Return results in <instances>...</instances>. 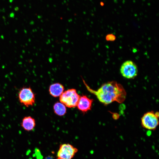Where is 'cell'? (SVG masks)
Listing matches in <instances>:
<instances>
[{
	"instance_id": "277c9868",
	"label": "cell",
	"mask_w": 159,
	"mask_h": 159,
	"mask_svg": "<svg viewBox=\"0 0 159 159\" xmlns=\"http://www.w3.org/2000/svg\"><path fill=\"white\" fill-rule=\"evenodd\" d=\"M159 116L158 112L151 111L145 113L141 118L142 126L150 130H155L159 124Z\"/></svg>"
},
{
	"instance_id": "6da1fadb",
	"label": "cell",
	"mask_w": 159,
	"mask_h": 159,
	"mask_svg": "<svg viewBox=\"0 0 159 159\" xmlns=\"http://www.w3.org/2000/svg\"><path fill=\"white\" fill-rule=\"evenodd\" d=\"M83 82L87 89L95 95L99 101L105 105L114 102H123L126 97V92L120 84L115 81L109 82L102 84L97 90L92 89L83 80Z\"/></svg>"
},
{
	"instance_id": "5b68a950",
	"label": "cell",
	"mask_w": 159,
	"mask_h": 159,
	"mask_svg": "<svg viewBox=\"0 0 159 159\" xmlns=\"http://www.w3.org/2000/svg\"><path fill=\"white\" fill-rule=\"evenodd\" d=\"M78 151V149L69 143L59 145L56 159H72Z\"/></svg>"
},
{
	"instance_id": "ba28073f",
	"label": "cell",
	"mask_w": 159,
	"mask_h": 159,
	"mask_svg": "<svg viewBox=\"0 0 159 159\" xmlns=\"http://www.w3.org/2000/svg\"><path fill=\"white\" fill-rule=\"evenodd\" d=\"M35 119L30 116H25L22 119L21 126L25 131L28 132L32 131L36 126Z\"/></svg>"
},
{
	"instance_id": "52a82bcc",
	"label": "cell",
	"mask_w": 159,
	"mask_h": 159,
	"mask_svg": "<svg viewBox=\"0 0 159 159\" xmlns=\"http://www.w3.org/2000/svg\"><path fill=\"white\" fill-rule=\"evenodd\" d=\"M93 101V99L83 95L80 97L77 106L82 112H87L91 109Z\"/></svg>"
},
{
	"instance_id": "7a4b0ae2",
	"label": "cell",
	"mask_w": 159,
	"mask_h": 159,
	"mask_svg": "<svg viewBox=\"0 0 159 159\" xmlns=\"http://www.w3.org/2000/svg\"><path fill=\"white\" fill-rule=\"evenodd\" d=\"M18 98L20 103L27 107L33 106L35 103V95L30 86L21 88L18 92Z\"/></svg>"
},
{
	"instance_id": "9c48e42d",
	"label": "cell",
	"mask_w": 159,
	"mask_h": 159,
	"mask_svg": "<svg viewBox=\"0 0 159 159\" xmlns=\"http://www.w3.org/2000/svg\"><path fill=\"white\" fill-rule=\"evenodd\" d=\"M64 88L61 84L56 83L51 85L49 88L50 94L52 96H60L64 92Z\"/></svg>"
},
{
	"instance_id": "7c38bea8",
	"label": "cell",
	"mask_w": 159,
	"mask_h": 159,
	"mask_svg": "<svg viewBox=\"0 0 159 159\" xmlns=\"http://www.w3.org/2000/svg\"><path fill=\"white\" fill-rule=\"evenodd\" d=\"M44 159H54L53 156L51 155H49L46 157Z\"/></svg>"
},
{
	"instance_id": "8fae6325",
	"label": "cell",
	"mask_w": 159,
	"mask_h": 159,
	"mask_svg": "<svg viewBox=\"0 0 159 159\" xmlns=\"http://www.w3.org/2000/svg\"><path fill=\"white\" fill-rule=\"evenodd\" d=\"M115 39V36L112 34H108L106 37V39L107 41H113Z\"/></svg>"
},
{
	"instance_id": "8992f818",
	"label": "cell",
	"mask_w": 159,
	"mask_h": 159,
	"mask_svg": "<svg viewBox=\"0 0 159 159\" xmlns=\"http://www.w3.org/2000/svg\"><path fill=\"white\" fill-rule=\"evenodd\" d=\"M120 71L124 77L128 79L134 78L138 73L136 65L131 60H127L123 62L121 66Z\"/></svg>"
},
{
	"instance_id": "30bf717a",
	"label": "cell",
	"mask_w": 159,
	"mask_h": 159,
	"mask_svg": "<svg viewBox=\"0 0 159 159\" xmlns=\"http://www.w3.org/2000/svg\"><path fill=\"white\" fill-rule=\"evenodd\" d=\"M53 109L55 113L59 116H63L66 112L65 106L61 102L55 103L53 106Z\"/></svg>"
},
{
	"instance_id": "3957f363",
	"label": "cell",
	"mask_w": 159,
	"mask_h": 159,
	"mask_svg": "<svg viewBox=\"0 0 159 159\" xmlns=\"http://www.w3.org/2000/svg\"><path fill=\"white\" fill-rule=\"evenodd\" d=\"M59 97L61 103L65 106L72 108L77 106L80 96L75 89H71L63 92Z\"/></svg>"
}]
</instances>
